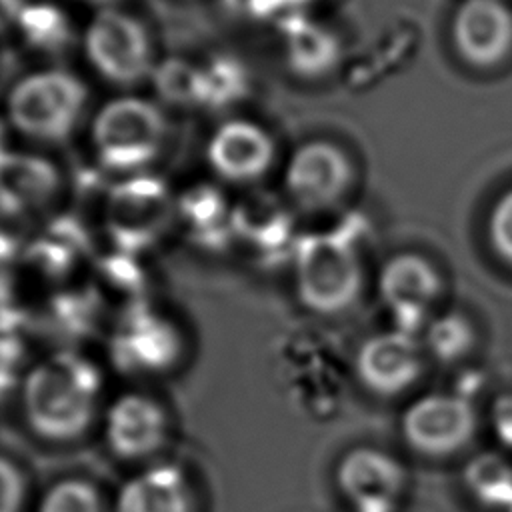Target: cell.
I'll list each match as a JSON object with an SVG mask.
<instances>
[{"instance_id":"7402d4cb","label":"cell","mask_w":512,"mask_h":512,"mask_svg":"<svg viewBox=\"0 0 512 512\" xmlns=\"http://www.w3.org/2000/svg\"><path fill=\"white\" fill-rule=\"evenodd\" d=\"M290 54L296 68L314 74L332 66L336 46L324 30H306L300 32L298 40L292 42Z\"/></svg>"},{"instance_id":"2e32d148","label":"cell","mask_w":512,"mask_h":512,"mask_svg":"<svg viewBox=\"0 0 512 512\" xmlns=\"http://www.w3.org/2000/svg\"><path fill=\"white\" fill-rule=\"evenodd\" d=\"M170 198L162 182L136 174L116 186L108 202V226L122 244L138 246L154 238L168 216Z\"/></svg>"},{"instance_id":"7c38bea8","label":"cell","mask_w":512,"mask_h":512,"mask_svg":"<svg viewBox=\"0 0 512 512\" xmlns=\"http://www.w3.org/2000/svg\"><path fill=\"white\" fill-rule=\"evenodd\" d=\"M196 492L186 468L156 460L134 468L110 498V512H196Z\"/></svg>"},{"instance_id":"6da1fadb","label":"cell","mask_w":512,"mask_h":512,"mask_svg":"<svg viewBox=\"0 0 512 512\" xmlns=\"http://www.w3.org/2000/svg\"><path fill=\"white\" fill-rule=\"evenodd\" d=\"M106 402L102 370L76 352H56L34 362L18 384L20 418L46 444H74L98 430Z\"/></svg>"},{"instance_id":"9c48e42d","label":"cell","mask_w":512,"mask_h":512,"mask_svg":"<svg viewBox=\"0 0 512 512\" xmlns=\"http://www.w3.org/2000/svg\"><path fill=\"white\" fill-rule=\"evenodd\" d=\"M426 350L414 332L394 328L368 336L356 352V378L378 398L408 392L424 374Z\"/></svg>"},{"instance_id":"4fadbf2b","label":"cell","mask_w":512,"mask_h":512,"mask_svg":"<svg viewBox=\"0 0 512 512\" xmlns=\"http://www.w3.org/2000/svg\"><path fill=\"white\" fill-rule=\"evenodd\" d=\"M184 340L170 320L146 314L128 318L112 346L114 364L128 376H162L182 358Z\"/></svg>"},{"instance_id":"277c9868","label":"cell","mask_w":512,"mask_h":512,"mask_svg":"<svg viewBox=\"0 0 512 512\" xmlns=\"http://www.w3.org/2000/svg\"><path fill=\"white\" fill-rule=\"evenodd\" d=\"M98 434L106 450L134 468L162 460L172 438V414L154 392L128 388L108 398Z\"/></svg>"},{"instance_id":"ffe728a7","label":"cell","mask_w":512,"mask_h":512,"mask_svg":"<svg viewBox=\"0 0 512 512\" xmlns=\"http://www.w3.org/2000/svg\"><path fill=\"white\" fill-rule=\"evenodd\" d=\"M466 482L486 502L512 504V466L496 454L474 460Z\"/></svg>"},{"instance_id":"8fae6325","label":"cell","mask_w":512,"mask_h":512,"mask_svg":"<svg viewBox=\"0 0 512 512\" xmlns=\"http://www.w3.org/2000/svg\"><path fill=\"white\" fill-rule=\"evenodd\" d=\"M458 56L476 68H494L512 54V8L504 0H462L452 18Z\"/></svg>"},{"instance_id":"7a4b0ae2","label":"cell","mask_w":512,"mask_h":512,"mask_svg":"<svg viewBox=\"0 0 512 512\" xmlns=\"http://www.w3.org/2000/svg\"><path fill=\"white\" fill-rule=\"evenodd\" d=\"M84 82L62 68H44L22 76L8 92L10 126L28 140L58 144L78 128L86 110Z\"/></svg>"},{"instance_id":"d4e9b609","label":"cell","mask_w":512,"mask_h":512,"mask_svg":"<svg viewBox=\"0 0 512 512\" xmlns=\"http://www.w3.org/2000/svg\"><path fill=\"white\" fill-rule=\"evenodd\" d=\"M24 8V0H0V34L18 28Z\"/></svg>"},{"instance_id":"3957f363","label":"cell","mask_w":512,"mask_h":512,"mask_svg":"<svg viewBox=\"0 0 512 512\" xmlns=\"http://www.w3.org/2000/svg\"><path fill=\"white\" fill-rule=\"evenodd\" d=\"M162 108L140 96L108 100L90 126L92 150L102 166L120 174L144 170L160 154L166 138Z\"/></svg>"},{"instance_id":"484cf974","label":"cell","mask_w":512,"mask_h":512,"mask_svg":"<svg viewBox=\"0 0 512 512\" xmlns=\"http://www.w3.org/2000/svg\"><path fill=\"white\" fill-rule=\"evenodd\" d=\"M494 424L500 440L512 448V398L502 400L494 414Z\"/></svg>"},{"instance_id":"ba28073f","label":"cell","mask_w":512,"mask_h":512,"mask_svg":"<svg viewBox=\"0 0 512 512\" xmlns=\"http://www.w3.org/2000/svg\"><path fill=\"white\" fill-rule=\"evenodd\" d=\"M334 480L354 512H394L408 476L402 462L390 452L356 446L340 456Z\"/></svg>"},{"instance_id":"44dd1931","label":"cell","mask_w":512,"mask_h":512,"mask_svg":"<svg viewBox=\"0 0 512 512\" xmlns=\"http://www.w3.org/2000/svg\"><path fill=\"white\" fill-rule=\"evenodd\" d=\"M18 32L38 50H58L68 38V20L52 6H28L18 22Z\"/></svg>"},{"instance_id":"5bb4252c","label":"cell","mask_w":512,"mask_h":512,"mask_svg":"<svg viewBox=\"0 0 512 512\" xmlns=\"http://www.w3.org/2000/svg\"><path fill=\"white\" fill-rule=\"evenodd\" d=\"M378 292L386 308L402 322L398 328L414 332L442 292L438 270L420 254H396L380 270Z\"/></svg>"},{"instance_id":"d6986e66","label":"cell","mask_w":512,"mask_h":512,"mask_svg":"<svg viewBox=\"0 0 512 512\" xmlns=\"http://www.w3.org/2000/svg\"><path fill=\"white\" fill-rule=\"evenodd\" d=\"M476 344L472 322L460 312H446L426 326L424 350L440 362L452 364L466 358Z\"/></svg>"},{"instance_id":"cb8c5ba5","label":"cell","mask_w":512,"mask_h":512,"mask_svg":"<svg viewBox=\"0 0 512 512\" xmlns=\"http://www.w3.org/2000/svg\"><path fill=\"white\" fill-rule=\"evenodd\" d=\"M486 232L498 258L512 266V188L494 202L488 214Z\"/></svg>"},{"instance_id":"603a6c76","label":"cell","mask_w":512,"mask_h":512,"mask_svg":"<svg viewBox=\"0 0 512 512\" xmlns=\"http://www.w3.org/2000/svg\"><path fill=\"white\" fill-rule=\"evenodd\" d=\"M30 480L26 470L8 454H0V512H28Z\"/></svg>"},{"instance_id":"e0dca14e","label":"cell","mask_w":512,"mask_h":512,"mask_svg":"<svg viewBox=\"0 0 512 512\" xmlns=\"http://www.w3.org/2000/svg\"><path fill=\"white\" fill-rule=\"evenodd\" d=\"M60 188L58 168L32 152H0V206L24 214L46 206Z\"/></svg>"},{"instance_id":"30bf717a","label":"cell","mask_w":512,"mask_h":512,"mask_svg":"<svg viewBox=\"0 0 512 512\" xmlns=\"http://www.w3.org/2000/svg\"><path fill=\"white\" fill-rule=\"evenodd\" d=\"M354 182L348 154L328 140H312L294 150L284 170V184L294 202L306 210L338 204Z\"/></svg>"},{"instance_id":"5b68a950","label":"cell","mask_w":512,"mask_h":512,"mask_svg":"<svg viewBox=\"0 0 512 512\" xmlns=\"http://www.w3.org/2000/svg\"><path fill=\"white\" fill-rule=\"evenodd\" d=\"M84 56L98 76L122 88L140 84L156 68L146 26L116 6L98 8L86 24Z\"/></svg>"},{"instance_id":"9a60e30c","label":"cell","mask_w":512,"mask_h":512,"mask_svg":"<svg viewBox=\"0 0 512 512\" xmlns=\"http://www.w3.org/2000/svg\"><path fill=\"white\" fill-rule=\"evenodd\" d=\"M276 146L266 128L250 120H228L208 140L210 168L230 182H252L274 162Z\"/></svg>"},{"instance_id":"4316f807","label":"cell","mask_w":512,"mask_h":512,"mask_svg":"<svg viewBox=\"0 0 512 512\" xmlns=\"http://www.w3.org/2000/svg\"><path fill=\"white\" fill-rule=\"evenodd\" d=\"M86 2L98 4V8H106V6H114V2H118V0H86Z\"/></svg>"},{"instance_id":"ac0fdd59","label":"cell","mask_w":512,"mask_h":512,"mask_svg":"<svg viewBox=\"0 0 512 512\" xmlns=\"http://www.w3.org/2000/svg\"><path fill=\"white\" fill-rule=\"evenodd\" d=\"M32 512H110V500L90 478L62 476L38 494Z\"/></svg>"},{"instance_id":"52a82bcc","label":"cell","mask_w":512,"mask_h":512,"mask_svg":"<svg viewBox=\"0 0 512 512\" xmlns=\"http://www.w3.org/2000/svg\"><path fill=\"white\" fill-rule=\"evenodd\" d=\"M358 256L336 240L310 244L296 266V292L302 304L322 316H338L362 294Z\"/></svg>"},{"instance_id":"8992f818","label":"cell","mask_w":512,"mask_h":512,"mask_svg":"<svg viewBox=\"0 0 512 512\" xmlns=\"http://www.w3.org/2000/svg\"><path fill=\"white\" fill-rule=\"evenodd\" d=\"M474 404L456 392H430L406 406L400 434L410 450L426 458H450L476 436Z\"/></svg>"}]
</instances>
